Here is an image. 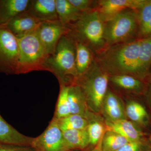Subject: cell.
<instances>
[{
    "instance_id": "cell-1",
    "label": "cell",
    "mask_w": 151,
    "mask_h": 151,
    "mask_svg": "<svg viewBox=\"0 0 151 151\" xmlns=\"http://www.w3.org/2000/svg\"><path fill=\"white\" fill-rule=\"evenodd\" d=\"M140 41V38L107 46L95 55V62L109 76L127 74L139 78Z\"/></svg>"
},
{
    "instance_id": "cell-2",
    "label": "cell",
    "mask_w": 151,
    "mask_h": 151,
    "mask_svg": "<svg viewBox=\"0 0 151 151\" xmlns=\"http://www.w3.org/2000/svg\"><path fill=\"white\" fill-rule=\"evenodd\" d=\"M46 71L53 73L60 85L70 86L78 77L76 66L75 41L67 33L63 36L54 53L49 56L45 64Z\"/></svg>"
},
{
    "instance_id": "cell-3",
    "label": "cell",
    "mask_w": 151,
    "mask_h": 151,
    "mask_svg": "<svg viewBox=\"0 0 151 151\" xmlns=\"http://www.w3.org/2000/svg\"><path fill=\"white\" fill-rule=\"evenodd\" d=\"M67 33L74 40L82 42L98 54L107 47L105 38V23L96 10L82 12L77 21L67 26Z\"/></svg>"
},
{
    "instance_id": "cell-4",
    "label": "cell",
    "mask_w": 151,
    "mask_h": 151,
    "mask_svg": "<svg viewBox=\"0 0 151 151\" xmlns=\"http://www.w3.org/2000/svg\"><path fill=\"white\" fill-rule=\"evenodd\" d=\"M109 76L94 60L92 65L74 83L81 87L89 110L92 113L101 112L103 100L108 89Z\"/></svg>"
},
{
    "instance_id": "cell-5",
    "label": "cell",
    "mask_w": 151,
    "mask_h": 151,
    "mask_svg": "<svg viewBox=\"0 0 151 151\" xmlns=\"http://www.w3.org/2000/svg\"><path fill=\"white\" fill-rule=\"evenodd\" d=\"M18 39L19 58L17 74L34 71L45 70V64L49 55L35 31Z\"/></svg>"
},
{
    "instance_id": "cell-6",
    "label": "cell",
    "mask_w": 151,
    "mask_h": 151,
    "mask_svg": "<svg viewBox=\"0 0 151 151\" xmlns=\"http://www.w3.org/2000/svg\"><path fill=\"white\" fill-rule=\"evenodd\" d=\"M105 23V38L107 47L135 40L139 26L136 12L127 9Z\"/></svg>"
},
{
    "instance_id": "cell-7",
    "label": "cell",
    "mask_w": 151,
    "mask_h": 151,
    "mask_svg": "<svg viewBox=\"0 0 151 151\" xmlns=\"http://www.w3.org/2000/svg\"><path fill=\"white\" fill-rule=\"evenodd\" d=\"M19 58L17 38L5 26H0V73L17 74Z\"/></svg>"
},
{
    "instance_id": "cell-8",
    "label": "cell",
    "mask_w": 151,
    "mask_h": 151,
    "mask_svg": "<svg viewBox=\"0 0 151 151\" xmlns=\"http://www.w3.org/2000/svg\"><path fill=\"white\" fill-rule=\"evenodd\" d=\"M31 147L35 151H71L65 143L62 131L54 118L40 135L34 138Z\"/></svg>"
},
{
    "instance_id": "cell-9",
    "label": "cell",
    "mask_w": 151,
    "mask_h": 151,
    "mask_svg": "<svg viewBox=\"0 0 151 151\" xmlns=\"http://www.w3.org/2000/svg\"><path fill=\"white\" fill-rule=\"evenodd\" d=\"M148 0H98L96 9L104 22L110 20L127 9L137 11Z\"/></svg>"
},
{
    "instance_id": "cell-10",
    "label": "cell",
    "mask_w": 151,
    "mask_h": 151,
    "mask_svg": "<svg viewBox=\"0 0 151 151\" xmlns=\"http://www.w3.org/2000/svg\"><path fill=\"white\" fill-rule=\"evenodd\" d=\"M68 29L59 21L42 23L36 32L50 56L54 53L60 38L67 34Z\"/></svg>"
},
{
    "instance_id": "cell-11",
    "label": "cell",
    "mask_w": 151,
    "mask_h": 151,
    "mask_svg": "<svg viewBox=\"0 0 151 151\" xmlns=\"http://www.w3.org/2000/svg\"><path fill=\"white\" fill-rule=\"evenodd\" d=\"M42 23L27 11L19 14L4 26L16 37L19 38L35 31Z\"/></svg>"
},
{
    "instance_id": "cell-12",
    "label": "cell",
    "mask_w": 151,
    "mask_h": 151,
    "mask_svg": "<svg viewBox=\"0 0 151 151\" xmlns=\"http://www.w3.org/2000/svg\"><path fill=\"white\" fill-rule=\"evenodd\" d=\"M68 99L70 114L82 116L89 122L95 120L94 113L91 112L88 108L82 89L75 83L69 86Z\"/></svg>"
},
{
    "instance_id": "cell-13",
    "label": "cell",
    "mask_w": 151,
    "mask_h": 151,
    "mask_svg": "<svg viewBox=\"0 0 151 151\" xmlns=\"http://www.w3.org/2000/svg\"><path fill=\"white\" fill-rule=\"evenodd\" d=\"M109 84L116 90L129 94H142L145 92L146 87L142 80L127 74L109 76Z\"/></svg>"
},
{
    "instance_id": "cell-14",
    "label": "cell",
    "mask_w": 151,
    "mask_h": 151,
    "mask_svg": "<svg viewBox=\"0 0 151 151\" xmlns=\"http://www.w3.org/2000/svg\"><path fill=\"white\" fill-rule=\"evenodd\" d=\"M105 127L107 131L116 132L129 142L145 139V134L139 126L127 119L113 122L107 121Z\"/></svg>"
},
{
    "instance_id": "cell-15",
    "label": "cell",
    "mask_w": 151,
    "mask_h": 151,
    "mask_svg": "<svg viewBox=\"0 0 151 151\" xmlns=\"http://www.w3.org/2000/svg\"><path fill=\"white\" fill-rule=\"evenodd\" d=\"M101 111H103L108 121L127 119L125 107L122 100L109 88L103 100Z\"/></svg>"
},
{
    "instance_id": "cell-16",
    "label": "cell",
    "mask_w": 151,
    "mask_h": 151,
    "mask_svg": "<svg viewBox=\"0 0 151 151\" xmlns=\"http://www.w3.org/2000/svg\"><path fill=\"white\" fill-rule=\"evenodd\" d=\"M28 12L42 22L59 21L55 0H34Z\"/></svg>"
},
{
    "instance_id": "cell-17",
    "label": "cell",
    "mask_w": 151,
    "mask_h": 151,
    "mask_svg": "<svg viewBox=\"0 0 151 151\" xmlns=\"http://www.w3.org/2000/svg\"><path fill=\"white\" fill-rule=\"evenodd\" d=\"M33 139L19 132L6 122L0 114V144L31 147Z\"/></svg>"
},
{
    "instance_id": "cell-18",
    "label": "cell",
    "mask_w": 151,
    "mask_h": 151,
    "mask_svg": "<svg viewBox=\"0 0 151 151\" xmlns=\"http://www.w3.org/2000/svg\"><path fill=\"white\" fill-rule=\"evenodd\" d=\"M31 0H0V26L4 25L19 14L28 10Z\"/></svg>"
},
{
    "instance_id": "cell-19",
    "label": "cell",
    "mask_w": 151,
    "mask_h": 151,
    "mask_svg": "<svg viewBox=\"0 0 151 151\" xmlns=\"http://www.w3.org/2000/svg\"><path fill=\"white\" fill-rule=\"evenodd\" d=\"M74 41L76 47V66L79 76L85 73L91 67L95 60V55L84 44L78 41Z\"/></svg>"
},
{
    "instance_id": "cell-20",
    "label": "cell",
    "mask_w": 151,
    "mask_h": 151,
    "mask_svg": "<svg viewBox=\"0 0 151 151\" xmlns=\"http://www.w3.org/2000/svg\"><path fill=\"white\" fill-rule=\"evenodd\" d=\"M140 39L138 73L139 79L144 81L150 75L151 67V36Z\"/></svg>"
},
{
    "instance_id": "cell-21",
    "label": "cell",
    "mask_w": 151,
    "mask_h": 151,
    "mask_svg": "<svg viewBox=\"0 0 151 151\" xmlns=\"http://www.w3.org/2000/svg\"><path fill=\"white\" fill-rule=\"evenodd\" d=\"M127 103L125 107L127 118L139 127L147 126L150 116L145 107L136 100H129Z\"/></svg>"
},
{
    "instance_id": "cell-22",
    "label": "cell",
    "mask_w": 151,
    "mask_h": 151,
    "mask_svg": "<svg viewBox=\"0 0 151 151\" xmlns=\"http://www.w3.org/2000/svg\"><path fill=\"white\" fill-rule=\"evenodd\" d=\"M55 6L58 20L65 26L77 21L82 14L68 0H55Z\"/></svg>"
},
{
    "instance_id": "cell-23",
    "label": "cell",
    "mask_w": 151,
    "mask_h": 151,
    "mask_svg": "<svg viewBox=\"0 0 151 151\" xmlns=\"http://www.w3.org/2000/svg\"><path fill=\"white\" fill-rule=\"evenodd\" d=\"M62 132L64 140L70 150H84L90 145L86 129L67 130Z\"/></svg>"
},
{
    "instance_id": "cell-24",
    "label": "cell",
    "mask_w": 151,
    "mask_h": 151,
    "mask_svg": "<svg viewBox=\"0 0 151 151\" xmlns=\"http://www.w3.org/2000/svg\"><path fill=\"white\" fill-rule=\"evenodd\" d=\"M55 120L62 132L67 130L84 129H86L89 123V121L84 117L75 114H70L64 118Z\"/></svg>"
},
{
    "instance_id": "cell-25",
    "label": "cell",
    "mask_w": 151,
    "mask_h": 151,
    "mask_svg": "<svg viewBox=\"0 0 151 151\" xmlns=\"http://www.w3.org/2000/svg\"><path fill=\"white\" fill-rule=\"evenodd\" d=\"M129 142L116 132L106 131L102 138L101 149L102 151H116Z\"/></svg>"
},
{
    "instance_id": "cell-26",
    "label": "cell",
    "mask_w": 151,
    "mask_h": 151,
    "mask_svg": "<svg viewBox=\"0 0 151 151\" xmlns=\"http://www.w3.org/2000/svg\"><path fill=\"white\" fill-rule=\"evenodd\" d=\"M68 88L69 86L60 85L59 95L53 117L55 119H62L71 114L68 99Z\"/></svg>"
},
{
    "instance_id": "cell-27",
    "label": "cell",
    "mask_w": 151,
    "mask_h": 151,
    "mask_svg": "<svg viewBox=\"0 0 151 151\" xmlns=\"http://www.w3.org/2000/svg\"><path fill=\"white\" fill-rule=\"evenodd\" d=\"M106 127L101 122L94 120L89 122L87 128L90 145H95L102 139L105 132Z\"/></svg>"
},
{
    "instance_id": "cell-28",
    "label": "cell",
    "mask_w": 151,
    "mask_h": 151,
    "mask_svg": "<svg viewBox=\"0 0 151 151\" xmlns=\"http://www.w3.org/2000/svg\"><path fill=\"white\" fill-rule=\"evenodd\" d=\"M135 11L140 28L151 20V0H148L141 8Z\"/></svg>"
},
{
    "instance_id": "cell-29",
    "label": "cell",
    "mask_w": 151,
    "mask_h": 151,
    "mask_svg": "<svg viewBox=\"0 0 151 151\" xmlns=\"http://www.w3.org/2000/svg\"><path fill=\"white\" fill-rule=\"evenodd\" d=\"M116 151H151V146L145 139L129 142Z\"/></svg>"
},
{
    "instance_id": "cell-30",
    "label": "cell",
    "mask_w": 151,
    "mask_h": 151,
    "mask_svg": "<svg viewBox=\"0 0 151 151\" xmlns=\"http://www.w3.org/2000/svg\"><path fill=\"white\" fill-rule=\"evenodd\" d=\"M69 2L81 12H86L96 10L97 1L92 0H68Z\"/></svg>"
},
{
    "instance_id": "cell-31",
    "label": "cell",
    "mask_w": 151,
    "mask_h": 151,
    "mask_svg": "<svg viewBox=\"0 0 151 151\" xmlns=\"http://www.w3.org/2000/svg\"><path fill=\"white\" fill-rule=\"evenodd\" d=\"M0 151H35L31 146L0 144Z\"/></svg>"
},
{
    "instance_id": "cell-32",
    "label": "cell",
    "mask_w": 151,
    "mask_h": 151,
    "mask_svg": "<svg viewBox=\"0 0 151 151\" xmlns=\"http://www.w3.org/2000/svg\"><path fill=\"white\" fill-rule=\"evenodd\" d=\"M138 35L141 38L151 36V20L145 25L139 28Z\"/></svg>"
},
{
    "instance_id": "cell-33",
    "label": "cell",
    "mask_w": 151,
    "mask_h": 151,
    "mask_svg": "<svg viewBox=\"0 0 151 151\" xmlns=\"http://www.w3.org/2000/svg\"><path fill=\"white\" fill-rule=\"evenodd\" d=\"M144 93L145 95L147 101L151 107V78L149 81L147 85L146 86L145 90Z\"/></svg>"
},
{
    "instance_id": "cell-34",
    "label": "cell",
    "mask_w": 151,
    "mask_h": 151,
    "mask_svg": "<svg viewBox=\"0 0 151 151\" xmlns=\"http://www.w3.org/2000/svg\"><path fill=\"white\" fill-rule=\"evenodd\" d=\"M94 151H102L101 147L100 148H97L95 149Z\"/></svg>"
},
{
    "instance_id": "cell-35",
    "label": "cell",
    "mask_w": 151,
    "mask_h": 151,
    "mask_svg": "<svg viewBox=\"0 0 151 151\" xmlns=\"http://www.w3.org/2000/svg\"><path fill=\"white\" fill-rule=\"evenodd\" d=\"M149 143H150V145L151 146V135L150 136V138H149Z\"/></svg>"
},
{
    "instance_id": "cell-36",
    "label": "cell",
    "mask_w": 151,
    "mask_h": 151,
    "mask_svg": "<svg viewBox=\"0 0 151 151\" xmlns=\"http://www.w3.org/2000/svg\"><path fill=\"white\" fill-rule=\"evenodd\" d=\"M83 150H71L70 151H83Z\"/></svg>"
},
{
    "instance_id": "cell-37",
    "label": "cell",
    "mask_w": 151,
    "mask_h": 151,
    "mask_svg": "<svg viewBox=\"0 0 151 151\" xmlns=\"http://www.w3.org/2000/svg\"><path fill=\"white\" fill-rule=\"evenodd\" d=\"M150 75L151 76V67L150 68Z\"/></svg>"
}]
</instances>
